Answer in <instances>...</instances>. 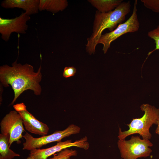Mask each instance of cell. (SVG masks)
Masks as SVG:
<instances>
[{"label":"cell","instance_id":"cell-1","mask_svg":"<svg viewBox=\"0 0 159 159\" xmlns=\"http://www.w3.org/2000/svg\"><path fill=\"white\" fill-rule=\"evenodd\" d=\"M41 65L37 72L29 64H22L17 60L11 66L7 64L0 67V81L4 87L10 85L14 93V97L10 105H13L19 96L27 90L32 91L36 95H40L42 89L40 85L42 77Z\"/></svg>","mask_w":159,"mask_h":159},{"label":"cell","instance_id":"cell-2","mask_svg":"<svg viewBox=\"0 0 159 159\" xmlns=\"http://www.w3.org/2000/svg\"><path fill=\"white\" fill-rule=\"evenodd\" d=\"M130 1H123L114 10L109 12L101 13L97 10L95 15L92 33L87 39L86 51L91 55L95 52L96 47L103 31L108 29L111 32L122 23L126 16L130 12Z\"/></svg>","mask_w":159,"mask_h":159},{"label":"cell","instance_id":"cell-3","mask_svg":"<svg viewBox=\"0 0 159 159\" xmlns=\"http://www.w3.org/2000/svg\"><path fill=\"white\" fill-rule=\"evenodd\" d=\"M140 108L144 112V114L140 118H132L130 122L127 124L129 127L128 130L122 131L119 127L118 139H125L128 136L135 134H139L143 139L151 138L152 135L149 130L153 124H157L159 109L148 104H142Z\"/></svg>","mask_w":159,"mask_h":159},{"label":"cell","instance_id":"cell-4","mask_svg":"<svg viewBox=\"0 0 159 159\" xmlns=\"http://www.w3.org/2000/svg\"><path fill=\"white\" fill-rule=\"evenodd\" d=\"M118 148L122 159H137L150 155L153 144L149 140L141 139L139 136H132L128 140L118 139Z\"/></svg>","mask_w":159,"mask_h":159},{"label":"cell","instance_id":"cell-5","mask_svg":"<svg viewBox=\"0 0 159 159\" xmlns=\"http://www.w3.org/2000/svg\"><path fill=\"white\" fill-rule=\"evenodd\" d=\"M137 0L134 1L132 13L125 22L119 24L113 31L102 34L98 44L103 45L102 50L106 54L112 42L122 35L128 33L137 32L140 27V23L137 15Z\"/></svg>","mask_w":159,"mask_h":159},{"label":"cell","instance_id":"cell-6","mask_svg":"<svg viewBox=\"0 0 159 159\" xmlns=\"http://www.w3.org/2000/svg\"><path fill=\"white\" fill-rule=\"evenodd\" d=\"M80 131V128L79 126L72 124L63 130L56 131L50 135L38 138H34L26 132L23 136L25 140V142L23 144L22 149L30 151L34 149H40L43 146L50 143L61 142L63 138L78 134Z\"/></svg>","mask_w":159,"mask_h":159},{"label":"cell","instance_id":"cell-7","mask_svg":"<svg viewBox=\"0 0 159 159\" xmlns=\"http://www.w3.org/2000/svg\"><path fill=\"white\" fill-rule=\"evenodd\" d=\"M0 125L1 133L9 135L10 147L14 142L20 143L24 130L23 120L17 112L13 110L6 114L1 120Z\"/></svg>","mask_w":159,"mask_h":159},{"label":"cell","instance_id":"cell-8","mask_svg":"<svg viewBox=\"0 0 159 159\" xmlns=\"http://www.w3.org/2000/svg\"><path fill=\"white\" fill-rule=\"evenodd\" d=\"M30 18V16L25 12L13 18L5 19L0 17V33L1 38L7 42L12 33L26 34L28 28L27 23Z\"/></svg>","mask_w":159,"mask_h":159},{"label":"cell","instance_id":"cell-9","mask_svg":"<svg viewBox=\"0 0 159 159\" xmlns=\"http://www.w3.org/2000/svg\"><path fill=\"white\" fill-rule=\"evenodd\" d=\"M89 146L87 138L85 136L74 142L67 140L57 142L56 145L50 148L32 150L30 151L29 156L33 159H47L48 157L56 153L68 148L75 147L86 150L89 149Z\"/></svg>","mask_w":159,"mask_h":159},{"label":"cell","instance_id":"cell-10","mask_svg":"<svg viewBox=\"0 0 159 159\" xmlns=\"http://www.w3.org/2000/svg\"><path fill=\"white\" fill-rule=\"evenodd\" d=\"M18 112L22 118L25 129L28 132L42 136L48 134L49 129L48 126L37 119L27 110Z\"/></svg>","mask_w":159,"mask_h":159},{"label":"cell","instance_id":"cell-11","mask_svg":"<svg viewBox=\"0 0 159 159\" xmlns=\"http://www.w3.org/2000/svg\"><path fill=\"white\" fill-rule=\"evenodd\" d=\"M39 0H5L1 6L6 9H21L29 15L38 13Z\"/></svg>","mask_w":159,"mask_h":159},{"label":"cell","instance_id":"cell-12","mask_svg":"<svg viewBox=\"0 0 159 159\" xmlns=\"http://www.w3.org/2000/svg\"><path fill=\"white\" fill-rule=\"evenodd\" d=\"M68 4L66 0H39V10L56 13L64 10Z\"/></svg>","mask_w":159,"mask_h":159},{"label":"cell","instance_id":"cell-13","mask_svg":"<svg viewBox=\"0 0 159 159\" xmlns=\"http://www.w3.org/2000/svg\"><path fill=\"white\" fill-rule=\"evenodd\" d=\"M97 11L106 13L114 10L122 2V0H89L88 1Z\"/></svg>","mask_w":159,"mask_h":159},{"label":"cell","instance_id":"cell-14","mask_svg":"<svg viewBox=\"0 0 159 159\" xmlns=\"http://www.w3.org/2000/svg\"><path fill=\"white\" fill-rule=\"evenodd\" d=\"M9 135L0 134V159H12L20 155L10 149Z\"/></svg>","mask_w":159,"mask_h":159},{"label":"cell","instance_id":"cell-15","mask_svg":"<svg viewBox=\"0 0 159 159\" xmlns=\"http://www.w3.org/2000/svg\"><path fill=\"white\" fill-rule=\"evenodd\" d=\"M77 154L76 150L67 148L62 150L57 154L54 155L53 157L49 159H68L71 157L77 156Z\"/></svg>","mask_w":159,"mask_h":159},{"label":"cell","instance_id":"cell-16","mask_svg":"<svg viewBox=\"0 0 159 159\" xmlns=\"http://www.w3.org/2000/svg\"><path fill=\"white\" fill-rule=\"evenodd\" d=\"M148 35L153 39L155 44V48L153 51L149 52V56L153 52L156 50H159V25L155 29L148 32Z\"/></svg>","mask_w":159,"mask_h":159},{"label":"cell","instance_id":"cell-17","mask_svg":"<svg viewBox=\"0 0 159 159\" xmlns=\"http://www.w3.org/2000/svg\"><path fill=\"white\" fill-rule=\"evenodd\" d=\"M141 1L146 8L159 13V0H141Z\"/></svg>","mask_w":159,"mask_h":159},{"label":"cell","instance_id":"cell-18","mask_svg":"<svg viewBox=\"0 0 159 159\" xmlns=\"http://www.w3.org/2000/svg\"><path fill=\"white\" fill-rule=\"evenodd\" d=\"M76 72V69L73 67H64L63 73V76L66 78L71 77L74 75Z\"/></svg>","mask_w":159,"mask_h":159},{"label":"cell","instance_id":"cell-19","mask_svg":"<svg viewBox=\"0 0 159 159\" xmlns=\"http://www.w3.org/2000/svg\"><path fill=\"white\" fill-rule=\"evenodd\" d=\"M13 107L15 110L17 112L26 110V106L23 103L17 104Z\"/></svg>","mask_w":159,"mask_h":159},{"label":"cell","instance_id":"cell-20","mask_svg":"<svg viewBox=\"0 0 159 159\" xmlns=\"http://www.w3.org/2000/svg\"><path fill=\"white\" fill-rule=\"evenodd\" d=\"M157 127L155 130V133L159 135V117L157 121Z\"/></svg>","mask_w":159,"mask_h":159},{"label":"cell","instance_id":"cell-21","mask_svg":"<svg viewBox=\"0 0 159 159\" xmlns=\"http://www.w3.org/2000/svg\"><path fill=\"white\" fill-rule=\"evenodd\" d=\"M25 159H33L31 157L29 156V157H28L27 158H26Z\"/></svg>","mask_w":159,"mask_h":159},{"label":"cell","instance_id":"cell-22","mask_svg":"<svg viewBox=\"0 0 159 159\" xmlns=\"http://www.w3.org/2000/svg\"><path fill=\"white\" fill-rule=\"evenodd\" d=\"M68 159H70V158H69Z\"/></svg>","mask_w":159,"mask_h":159},{"label":"cell","instance_id":"cell-23","mask_svg":"<svg viewBox=\"0 0 159 159\" xmlns=\"http://www.w3.org/2000/svg\"><path fill=\"white\" fill-rule=\"evenodd\" d=\"M121 159H122V158H121Z\"/></svg>","mask_w":159,"mask_h":159}]
</instances>
